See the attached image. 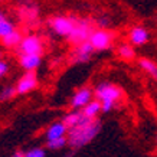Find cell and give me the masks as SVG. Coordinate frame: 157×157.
I'll list each match as a JSON object with an SVG mask.
<instances>
[{
	"label": "cell",
	"instance_id": "6da1fadb",
	"mask_svg": "<svg viewBox=\"0 0 157 157\" xmlns=\"http://www.w3.org/2000/svg\"><path fill=\"white\" fill-rule=\"evenodd\" d=\"M101 130V123L100 120H90L85 118L81 124H78L76 127L68 130L67 140L68 144L72 148H81L91 143L94 138L98 136Z\"/></svg>",
	"mask_w": 157,
	"mask_h": 157
},
{
	"label": "cell",
	"instance_id": "7a4b0ae2",
	"mask_svg": "<svg viewBox=\"0 0 157 157\" xmlns=\"http://www.w3.org/2000/svg\"><path fill=\"white\" fill-rule=\"evenodd\" d=\"M121 95H123L121 88L111 82H100L94 90V97L97 101L101 102L102 113H109L111 109H114Z\"/></svg>",
	"mask_w": 157,
	"mask_h": 157
},
{
	"label": "cell",
	"instance_id": "3957f363",
	"mask_svg": "<svg viewBox=\"0 0 157 157\" xmlns=\"http://www.w3.org/2000/svg\"><path fill=\"white\" fill-rule=\"evenodd\" d=\"M76 20L78 19L74 16H53L52 19H49V26L55 33L69 38V35L75 28Z\"/></svg>",
	"mask_w": 157,
	"mask_h": 157
},
{
	"label": "cell",
	"instance_id": "277c9868",
	"mask_svg": "<svg viewBox=\"0 0 157 157\" xmlns=\"http://www.w3.org/2000/svg\"><path fill=\"white\" fill-rule=\"evenodd\" d=\"M92 32H94V29H92V23H91L90 20L78 19L75 28L72 30V33L69 35V42L75 43L76 46L84 42H88V39L92 35Z\"/></svg>",
	"mask_w": 157,
	"mask_h": 157
},
{
	"label": "cell",
	"instance_id": "5b68a950",
	"mask_svg": "<svg viewBox=\"0 0 157 157\" xmlns=\"http://www.w3.org/2000/svg\"><path fill=\"white\" fill-rule=\"evenodd\" d=\"M113 40H114V35L108 30H105V29L94 30L90 39H88V42L91 43L94 51H107L113 46Z\"/></svg>",
	"mask_w": 157,
	"mask_h": 157
},
{
	"label": "cell",
	"instance_id": "8992f818",
	"mask_svg": "<svg viewBox=\"0 0 157 157\" xmlns=\"http://www.w3.org/2000/svg\"><path fill=\"white\" fill-rule=\"evenodd\" d=\"M43 51V43L39 36L36 35H29L22 39L19 45L20 55H40Z\"/></svg>",
	"mask_w": 157,
	"mask_h": 157
},
{
	"label": "cell",
	"instance_id": "52a82bcc",
	"mask_svg": "<svg viewBox=\"0 0 157 157\" xmlns=\"http://www.w3.org/2000/svg\"><path fill=\"white\" fill-rule=\"evenodd\" d=\"M92 97H94V91L91 88H86V86L81 88V90L76 91L74 97L71 98V107L74 109H82L92 101Z\"/></svg>",
	"mask_w": 157,
	"mask_h": 157
},
{
	"label": "cell",
	"instance_id": "ba28073f",
	"mask_svg": "<svg viewBox=\"0 0 157 157\" xmlns=\"http://www.w3.org/2000/svg\"><path fill=\"white\" fill-rule=\"evenodd\" d=\"M36 85H38L36 74H35V72H26L19 81H17V84H16V94H19V95L28 94V92H30L32 90H35Z\"/></svg>",
	"mask_w": 157,
	"mask_h": 157
},
{
	"label": "cell",
	"instance_id": "9c48e42d",
	"mask_svg": "<svg viewBox=\"0 0 157 157\" xmlns=\"http://www.w3.org/2000/svg\"><path fill=\"white\" fill-rule=\"evenodd\" d=\"M150 33L144 26H134L128 32V42L133 46H143L148 42Z\"/></svg>",
	"mask_w": 157,
	"mask_h": 157
},
{
	"label": "cell",
	"instance_id": "30bf717a",
	"mask_svg": "<svg viewBox=\"0 0 157 157\" xmlns=\"http://www.w3.org/2000/svg\"><path fill=\"white\" fill-rule=\"evenodd\" d=\"M92 52H94V48L91 46L90 42H84L81 45H78L75 51H74V55H72L74 62L75 63H85V62H88L91 59Z\"/></svg>",
	"mask_w": 157,
	"mask_h": 157
},
{
	"label": "cell",
	"instance_id": "8fae6325",
	"mask_svg": "<svg viewBox=\"0 0 157 157\" xmlns=\"http://www.w3.org/2000/svg\"><path fill=\"white\" fill-rule=\"evenodd\" d=\"M67 134H68V127L62 123V121H56V123L51 124L48 127V130H46V134H45L46 143H48V141H53V140H59V138L67 137Z\"/></svg>",
	"mask_w": 157,
	"mask_h": 157
},
{
	"label": "cell",
	"instance_id": "7c38bea8",
	"mask_svg": "<svg viewBox=\"0 0 157 157\" xmlns=\"http://www.w3.org/2000/svg\"><path fill=\"white\" fill-rule=\"evenodd\" d=\"M84 120H85V117H84L81 109H72L71 113H68L67 115H63L62 123L67 125L68 130H71V128H74V127H76L78 124H81Z\"/></svg>",
	"mask_w": 157,
	"mask_h": 157
},
{
	"label": "cell",
	"instance_id": "4fadbf2b",
	"mask_svg": "<svg viewBox=\"0 0 157 157\" xmlns=\"http://www.w3.org/2000/svg\"><path fill=\"white\" fill-rule=\"evenodd\" d=\"M20 67L28 72H35V69L40 65V55H20Z\"/></svg>",
	"mask_w": 157,
	"mask_h": 157
},
{
	"label": "cell",
	"instance_id": "5bb4252c",
	"mask_svg": "<svg viewBox=\"0 0 157 157\" xmlns=\"http://www.w3.org/2000/svg\"><path fill=\"white\" fill-rule=\"evenodd\" d=\"M81 111H82V114H84V117H85V118L95 120L97 115L102 111V108H101V102H100V101H97V100H92L90 104L86 105V107H84Z\"/></svg>",
	"mask_w": 157,
	"mask_h": 157
},
{
	"label": "cell",
	"instance_id": "9a60e30c",
	"mask_svg": "<svg viewBox=\"0 0 157 157\" xmlns=\"http://www.w3.org/2000/svg\"><path fill=\"white\" fill-rule=\"evenodd\" d=\"M138 65H140V68L144 72H147L151 78L157 79V63L154 61L148 59V58H141V59H138Z\"/></svg>",
	"mask_w": 157,
	"mask_h": 157
},
{
	"label": "cell",
	"instance_id": "2e32d148",
	"mask_svg": "<svg viewBox=\"0 0 157 157\" xmlns=\"http://www.w3.org/2000/svg\"><path fill=\"white\" fill-rule=\"evenodd\" d=\"M117 53H118L120 58H123L125 61H131L136 58V51H134L133 45H130V43H123V45H120L118 49H117Z\"/></svg>",
	"mask_w": 157,
	"mask_h": 157
},
{
	"label": "cell",
	"instance_id": "e0dca14e",
	"mask_svg": "<svg viewBox=\"0 0 157 157\" xmlns=\"http://www.w3.org/2000/svg\"><path fill=\"white\" fill-rule=\"evenodd\" d=\"M22 35H20L19 30H14L13 33H10L9 36H6L5 39H2V42L5 46L7 48H13V46H19L20 42H22Z\"/></svg>",
	"mask_w": 157,
	"mask_h": 157
},
{
	"label": "cell",
	"instance_id": "ac0fdd59",
	"mask_svg": "<svg viewBox=\"0 0 157 157\" xmlns=\"http://www.w3.org/2000/svg\"><path fill=\"white\" fill-rule=\"evenodd\" d=\"M14 30V26L12 22H9L7 19H3L0 20V39H5L6 36H9L10 33H13Z\"/></svg>",
	"mask_w": 157,
	"mask_h": 157
},
{
	"label": "cell",
	"instance_id": "d6986e66",
	"mask_svg": "<svg viewBox=\"0 0 157 157\" xmlns=\"http://www.w3.org/2000/svg\"><path fill=\"white\" fill-rule=\"evenodd\" d=\"M16 95V86H6L0 91V101H9Z\"/></svg>",
	"mask_w": 157,
	"mask_h": 157
},
{
	"label": "cell",
	"instance_id": "ffe728a7",
	"mask_svg": "<svg viewBox=\"0 0 157 157\" xmlns=\"http://www.w3.org/2000/svg\"><path fill=\"white\" fill-rule=\"evenodd\" d=\"M67 144H68V140H67V137H63V138H59V140L48 141V143H46V146H48L49 150H59V148L65 147Z\"/></svg>",
	"mask_w": 157,
	"mask_h": 157
},
{
	"label": "cell",
	"instance_id": "44dd1931",
	"mask_svg": "<svg viewBox=\"0 0 157 157\" xmlns=\"http://www.w3.org/2000/svg\"><path fill=\"white\" fill-rule=\"evenodd\" d=\"M25 157H46V151L40 147H35L25 153Z\"/></svg>",
	"mask_w": 157,
	"mask_h": 157
},
{
	"label": "cell",
	"instance_id": "7402d4cb",
	"mask_svg": "<svg viewBox=\"0 0 157 157\" xmlns=\"http://www.w3.org/2000/svg\"><path fill=\"white\" fill-rule=\"evenodd\" d=\"M22 14H26L25 17H30V19H35L36 17V14H38V10L35 6H29V7H25L22 10Z\"/></svg>",
	"mask_w": 157,
	"mask_h": 157
},
{
	"label": "cell",
	"instance_id": "603a6c76",
	"mask_svg": "<svg viewBox=\"0 0 157 157\" xmlns=\"http://www.w3.org/2000/svg\"><path fill=\"white\" fill-rule=\"evenodd\" d=\"M9 72V65H7V62L3 61L2 58H0V78H3Z\"/></svg>",
	"mask_w": 157,
	"mask_h": 157
},
{
	"label": "cell",
	"instance_id": "cb8c5ba5",
	"mask_svg": "<svg viewBox=\"0 0 157 157\" xmlns=\"http://www.w3.org/2000/svg\"><path fill=\"white\" fill-rule=\"evenodd\" d=\"M108 19H105V17H101L100 20H98V25H100V28H107L108 26Z\"/></svg>",
	"mask_w": 157,
	"mask_h": 157
},
{
	"label": "cell",
	"instance_id": "d4e9b609",
	"mask_svg": "<svg viewBox=\"0 0 157 157\" xmlns=\"http://www.w3.org/2000/svg\"><path fill=\"white\" fill-rule=\"evenodd\" d=\"M12 157H25V153L19 150V151H16L14 154H12Z\"/></svg>",
	"mask_w": 157,
	"mask_h": 157
},
{
	"label": "cell",
	"instance_id": "484cf974",
	"mask_svg": "<svg viewBox=\"0 0 157 157\" xmlns=\"http://www.w3.org/2000/svg\"><path fill=\"white\" fill-rule=\"evenodd\" d=\"M65 157H72V154H67V156H65Z\"/></svg>",
	"mask_w": 157,
	"mask_h": 157
}]
</instances>
